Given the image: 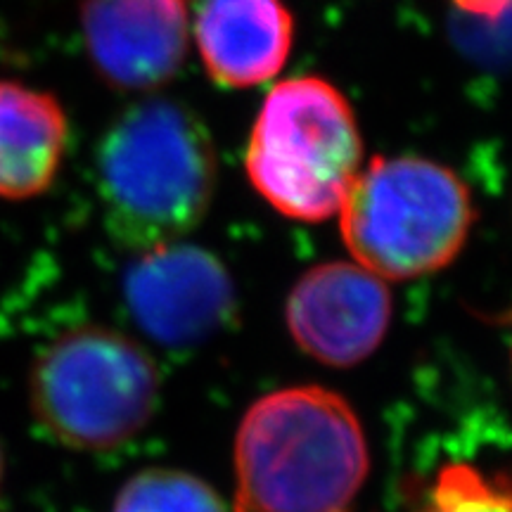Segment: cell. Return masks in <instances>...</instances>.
I'll return each instance as SVG.
<instances>
[{"instance_id": "obj_11", "label": "cell", "mask_w": 512, "mask_h": 512, "mask_svg": "<svg viewBox=\"0 0 512 512\" xmlns=\"http://www.w3.org/2000/svg\"><path fill=\"white\" fill-rule=\"evenodd\" d=\"M112 512H228L207 482L181 470H143L121 486Z\"/></svg>"}, {"instance_id": "obj_4", "label": "cell", "mask_w": 512, "mask_h": 512, "mask_svg": "<svg viewBox=\"0 0 512 512\" xmlns=\"http://www.w3.org/2000/svg\"><path fill=\"white\" fill-rule=\"evenodd\" d=\"M337 214L349 254L382 280H413L446 268L475 223L463 178L422 157H375Z\"/></svg>"}, {"instance_id": "obj_13", "label": "cell", "mask_w": 512, "mask_h": 512, "mask_svg": "<svg viewBox=\"0 0 512 512\" xmlns=\"http://www.w3.org/2000/svg\"><path fill=\"white\" fill-rule=\"evenodd\" d=\"M460 10L479 19H503L508 0H453Z\"/></svg>"}, {"instance_id": "obj_6", "label": "cell", "mask_w": 512, "mask_h": 512, "mask_svg": "<svg viewBox=\"0 0 512 512\" xmlns=\"http://www.w3.org/2000/svg\"><path fill=\"white\" fill-rule=\"evenodd\" d=\"M126 309L152 342L190 349L226 330L235 285L207 249L183 242L140 252L124 278Z\"/></svg>"}, {"instance_id": "obj_2", "label": "cell", "mask_w": 512, "mask_h": 512, "mask_svg": "<svg viewBox=\"0 0 512 512\" xmlns=\"http://www.w3.org/2000/svg\"><path fill=\"white\" fill-rule=\"evenodd\" d=\"M95 164L107 230L136 254L181 242L200 226L219 176L209 128L166 98L121 112L100 138Z\"/></svg>"}, {"instance_id": "obj_3", "label": "cell", "mask_w": 512, "mask_h": 512, "mask_svg": "<svg viewBox=\"0 0 512 512\" xmlns=\"http://www.w3.org/2000/svg\"><path fill=\"white\" fill-rule=\"evenodd\" d=\"M249 183L278 214L335 216L363 169V138L347 95L318 76L271 88L247 143Z\"/></svg>"}, {"instance_id": "obj_14", "label": "cell", "mask_w": 512, "mask_h": 512, "mask_svg": "<svg viewBox=\"0 0 512 512\" xmlns=\"http://www.w3.org/2000/svg\"><path fill=\"white\" fill-rule=\"evenodd\" d=\"M3 482H5V456H3V446H0V501H3Z\"/></svg>"}, {"instance_id": "obj_1", "label": "cell", "mask_w": 512, "mask_h": 512, "mask_svg": "<svg viewBox=\"0 0 512 512\" xmlns=\"http://www.w3.org/2000/svg\"><path fill=\"white\" fill-rule=\"evenodd\" d=\"M370 470L344 396L306 384L261 396L235 434V512H354Z\"/></svg>"}, {"instance_id": "obj_12", "label": "cell", "mask_w": 512, "mask_h": 512, "mask_svg": "<svg viewBox=\"0 0 512 512\" xmlns=\"http://www.w3.org/2000/svg\"><path fill=\"white\" fill-rule=\"evenodd\" d=\"M413 512H510L505 482L465 463L446 465Z\"/></svg>"}, {"instance_id": "obj_5", "label": "cell", "mask_w": 512, "mask_h": 512, "mask_svg": "<svg viewBox=\"0 0 512 512\" xmlns=\"http://www.w3.org/2000/svg\"><path fill=\"white\" fill-rule=\"evenodd\" d=\"M159 403L150 354L124 332L86 325L41 351L29 408L41 430L76 451H110L140 434Z\"/></svg>"}, {"instance_id": "obj_7", "label": "cell", "mask_w": 512, "mask_h": 512, "mask_svg": "<svg viewBox=\"0 0 512 512\" xmlns=\"http://www.w3.org/2000/svg\"><path fill=\"white\" fill-rule=\"evenodd\" d=\"M287 330L306 356L351 368L373 356L392 323L387 280L356 261H330L306 271L285 306Z\"/></svg>"}, {"instance_id": "obj_8", "label": "cell", "mask_w": 512, "mask_h": 512, "mask_svg": "<svg viewBox=\"0 0 512 512\" xmlns=\"http://www.w3.org/2000/svg\"><path fill=\"white\" fill-rule=\"evenodd\" d=\"M81 29L102 79L124 91H155L188 55L185 0H83Z\"/></svg>"}, {"instance_id": "obj_10", "label": "cell", "mask_w": 512, "mask_h": 512, "mask_svg": "<svg viewBox=\"0 0 512 512\" xmlns=\"http://www.w3.org/2000/svg\"><path fill=\"white\" fill-rule=\"evenodd\" d=\"M67 138V114L53 95L0 81V200L43 195L60 171Z\"/></svg>"}, {"instance_id": "obj_9", "label": "cell", "mask_w": 512, "mask_h": 512, "mask_svg": "<svg viewBox=\"0 0 512 512\" xmlns=\"http://www.w3.org/2000/svg\"><path fill=\"white\" fill-rule=\"evenodd\" d=\"M294 19L283 0H204L195 19L202 64L226 88H252L283 72Z\"/></svg>"}]
</instances>
